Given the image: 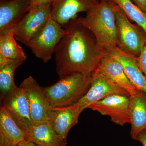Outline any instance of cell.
Wrapping results in <instances>:
<instances>
[{
	"instance_id": "cell-1",
	"label": "cell",
	"mask_w": 146,
	"mask_h": 146,
	"mask_svg": "<svg viewBox=\"0 0 146 146\" xmlns=\"http://www.w3.org/2000/svg\"><path fill=\"white\" fill-rule=\"evenodd\" d=\"M64 28L67 32L54 52L56 70L60 79L75 73L92 75L108 53L78 17Z\"/></svg>"
},
{
	"instance_id": "cell-2",
	"label": "cell",
	"mask_w": 146,
	"mask_h": 146,
	"mask_svg": "<svg viewBox=\"0 0 146 146\" xmlns=\"http://www.w3.org/2000/svg\"><path fill=\"white\" fill-rule=\"evenodd\" d=\"M115 10V4L108 0H100L98 5L86 13L85 17H78L108 54L118 48Z\"/></svg>"
},
{
	"instance_id": "cell-3",
	"label": "cell",
	"mask_w": 146,
	"mask_h": 146,
	"mask_svg": "<svg viewBox=\"0 0 146 146\" xmlns=\"http://www.w3.org/2000/svg\"><path fill=\"white\" fill-rule=\"evenodd\" d=\"M92 78V75L73 73L52 85L43 87L51 109L76 104L89 90Z\"/></svg>"
},
{
	"instance_id": "cell-4",
	"label": "cell",
	"mask_w": 146,
	"mask_h": 146,
	"mask_svg": "<svg viewBox=\"0 0 146 146\" xmlns=\"http://www.w3.org/2000/svg\"><path fill=\"white\" fill-rule=\"evenodd\" d=\"M115 5L117 47L121 51L137 57L146 45L145 32L137 24L132 23L122 11Z\"/></svg>"
},
{
	"instance_id": "cell-5",
	"label": "cell",
	"mask_w": 146,
	"mask_h": 146,
	"mask_svg": "<svg viewBox=\"0 0 146 146\" xmlns=\"http://www.w3.org/2000/svg\"><path fill=\"white\" fill-rule=\"evenodd\" d=\"M51 3L32 7L11 29L15 38L26 46L44 27L51 18Z\"/></svg>"
},
{
	"instance_id": "cell-6",
	"label": "cell",
	"mask_w": 146,
	"mask_h": 146,
	"mask_svg": "<svg viewBox=\"0 0 146 146\" xmlns=\"http://www.w3.org/2000/svg\"><path fill=\"white\" fill-rule=\"evenodd\" d=\"M66 32L64 28L51 18L40 33L26 46L36 57L47 63Z\"/></svg>"
},
{
	"instance_id": "cell-7",
	"label": "cell",
	"mask_w": 146,
	"mask_h": 146,
	"mask_svg": "<svg viewBox=\"0 0 146 146\" xmlns=\"http://www.w3.org/2000/svg\"><path fill=\"white\" fill-rule=\"evenodd\" d=\"M20 87L26 96L31 117L34 125L48 122L51 108L43 87L39 86L31 76L25 79L21 82Z\"/></svg>"
},
{
	"instance_id": "cell-8",
	"label": "cell",
	"mask_w": 146,
	"mask_h": 146,
	"mask_svg": "<svg viewBox=\"0 0 146 146\" xmlns=\"http://www.w3.org/2000/svg\"><path fill=\"white\" fill-rule=\"evenodd\" d=\"M115 95L130 97L128 93L110 80L95 71L92 75L91 86L86 94L74 106L82 111L92 104Z\"/></svg>"
},
{
	"instance_id": "cell-9",
	"label": "cell",
	"mask_w": 146,
	"mask_h": 146,
	"mask_svg": "<svg viewBox=\"0 0 146 146\" xmlns=\"http://www.w3.org/2000/svg\"><path fill=\"white\" fill-rule=\"evenodd\" d=\"M87 108L109 116L111 121L118 125L123 126L131 122L129 97L112 95L92 104Z\"/></svg>"
},
{
	"instance_id": "cell-10",
	"label": "cell",
	"mask_w": 146,
	"mask_h": 146,
	"mask_svg": "<svg viewBox=\"0 0 146 146\" xmlns=\"http://www.w3.org/2000/svg\"><path fill=\"white\" fill-rule=\"evenodd\" d=\"M1 106L9 112L20 127L26 132L34 125L31 117L28 101L23 90L17 87L1 102Z\"/></svg>"
},
{
	"instance_id": "cell-11",
	"label": "cell",
	"mask_w": 146,
	"mask_h": 146,
	"mask_svg": "<svg viewBox=\"0 0 146 146\" xmlns=\"http://www.w3.org/2000/svg\"><path fill=\"white\" fill-rule=\"evenodd\" d=\"M99 0H53L51 18L64 28L80 12L87 13L98 5Z\"/></svg>"
},
{
	"instance_id": "cell-12",
	"label": "cell",
	"mask_w": 146,
	"mask_h": 146,
	"mask_svg": "<svg viewBox=\"0 0 146 146\" xmlns=\"http://www.w3.org/2000/svg\"><path fill=\"white\" fill-rule=\"evenodd\" d=\"M31 6V0H1L0 35L11 30Z\"/></svg>"
},
{
	"instance_id": "cell-13",
	"label": "cell",
	"mask_w": 146,
	"mask_h": 146,
	"mask_svg": "<svg viewBox=\"0 0 146 146\" xmlns=\"http://www.w3.org/2000/svg\"><path fill=\"white\" fill-rule=\"evenodd\" d=\"M96 71L102 74L127 91L130 96H134L140 91L128 78L121 63L111 54H108L102 58Z\"/></svg>"
},
{
	"instance_id": "cell-14",
	"label": "cell",
	"mask_w": 146,
	"mask_h": 146,
	"mask_svg": "<svg viewBox=\"0 0 146 146\" xmlns=\"http://www.w3.org/2000/svg\"><path fill=\"white\" fill-rule=\"evenodd\" d=\"M82 112L73 105L52 108L49 112L48 122L59 135L67 140L69 131L77 124Z\"/></svg>"
},
{
	"instance_id": "cell-15",
	"label": "cell",
	"mask_w": 146,
	"mask_h": 146,
	"mask_svg": "<svg viewBox=\"0 0 146 146\" xmlns=\"http://www.w3.org/2000/svg\"><path fill=\"white\" fill-rule=\"evenodd\" d=\"M25 140L40 146H65L67 140L64 139L48 123L33 125L26 132Z\"/></svg>"
},
{
	"instance_id": "cell-16",
	"label": "cell",
	"mask_w": 146,
	"mask_h": 146,
	"mask_svg": "<svg viewBox=\"0 0 146 146\" xmlns=\"http://www.w3.org/2000/svg\"><path fill=\"white\" fill-rule=\"evenodd\" d=\"M129 109L131 117L130 135L133 140L141 131L146 127V94L139 91L129 97Z\"/></svg>"
},
{
	"instance_id": "cell-17",
	"label": "cell",
	"mask_w": 146,
	"mask_h": 146,
	"mask_svg": "<svg viewBox=\"0 0 146 146\" xmlns=\"http://www.w3.org/2000/svg\"><path fill=\"white\" fill-rule=\"evenodd\" d=\"M110 54L121 63L128 78L134 86L146 94V77L138 67L136 56L127 54L118 48Z\"/></svg>"
},
{
	"instance_id": "cell-18",
	"label": "cell",
	"mask_w": 146,
	"mask_h": 146,
	"mask_svg": "<svg viewBox=\"0 0 146 146\" xmlns=\"http://www.w3.org/2000/svg\"><path fill=\"white\" fill-rule=\"evenodd\" d=\"M26 132L17 124L5 108H0V140L17 145L25 140Z\"/></svg>"
},
{
	"instance_id": "cell-19",
	"label": "cell",
	"mask_w": 146,
	"mask_h": 146,
	"mask_svg": "<svg viewBox=\"0 0 146 146\" xmlns=\"http://www.w3.org/2000/svg\"><path fill=\"white\" fill-rule=\"evenodd\" d=\"M15 38L12 30L0 35V68L11 60H26V54Z\"/></svg>"
},
{
	"instance_id": "cell-20",
	"label": "cell",
	"mask_w": 146,
	"mask_h": 146,
	"mask_svg": "<svg viewBox=\"0 0 146 146\" xmlns=\"http://www.w3.org/2000/svg\"><path fill=\"white\" fill-rule=\"evenodd\" d=\"M26 60L21 59L11 60L0 68L1 102L9 92L18 87L14 81V74L17 68Z\"/></svg>"
},
{
	"instance_id": "cell-21",
	"label": "cell",
	"mask_w": 146,
	"mask_h": 146,
	"mask_svg": "<svg viewBox=\"0 0 146 146\" xmlns=\"http://www.w3.org/2000/svg\"><path fill=\"white\" fill-rule=\"evenodd\" d=\"M117 6L131 21L135 22L146 33V13L131 0H108Z\"/></svg>"
},
{
	"instance_id": "cell-22",
	"label": "cell",
	"mask_w": 146,
	"mask_h": 146,
	"mask_svg": "<svg viewBox=\"0 0 146 146\" xmlns=\"http://www.w3.org/2000/svg\"><path fill=\"white\" fill-rule=\"evenodd\" d=\"M136 60L138 67L146 77V45L140 55L136 57Z\"/></svg>"
},
{
	"instance_id": "cell-23",
	"label": "cell",
	"mask_w": 146,
	"mask_h": 146,
	"mask_svg": "<svg viewBox=\"0 0 146 146\" xmlns=\"http://www.w3.org/2000/svg\"><path fill=\"white\" fill-rule=\"evenodd\" d=\"M135 141H139L143 146H146V127L138 133Z\"/></svg>"
},
{
	"instance_id": "cell-24",
	"label": "cell",
	"mask_w": 146,
	"mask_h": 146,
	"mask_svg": "<svg viewBox=\"0 0 146 146\" xmlns=\"http://www.w3.org/2000/svg\"><path fill=\"white\" fill-rule=\"evenodd\" d=\"M137 6L146 13V0H131Z\"/></svg>"
},
{
	"instance_id": "cell-25",
	"label": "cell",
	"mask_w": 146,
	"mask_h": 146,
	"mask_svg": "<svg viewBox=\"0 0 146 146\" xmlns=\"http://www.w3.org/2000/svg\"><path fill=\"white\" fill-rule=\"evenodd\" d=\"M53 0H31L32 7L42 4L51 3Z\"/></svg>"
},
{
	"instance_id": "cell-26",
	"label": "cell",
	"mask_w": 146,
	"mask_h": 146,
	"mask_svg": "<svg viewBox=\"0 0 146 146\" xmlns=\"http://www.w3.org/2000/svg\"><path fill=\"white\" fill-rule=\"evenodd\" d=\"M18 146H40L30 141L24 140L18 144Z\"/></svg>"
},
{
	"instance_id": "cell-27",
	"label": "cell",
	"mask_w": 146,
	"mask_h": 146,
	"mask_svg": "<svg viewBox=\"0 0 146 146\" xmlns=\"http://www.w3.org/2000/svg\"><path fill=\"white\" fill-rule=\"evenodd\" d=\"M0 146H18L17 145H13V144L9 143L5 141L0 140Z\"/></svg>"
}]
</instances>
